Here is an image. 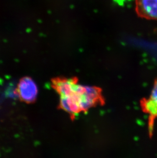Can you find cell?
<instances>
[{
	"mask_svg": "<svg viewBox=\"0 0 157 158\" xmlns=\"http://www.w3.org/2000/svg\"><path fill=\"white\" fill-rule=\"evenodd\" d=\"M52 85L60 97V106L73 116L104 102L99 88L82 85L76 78H57Z\"/></svg>",
	"mask_w": 157,
	"mask_h": 158,
	"instance_id": "1",
	"label": "cell"
},
{
	"mask_svg": "<svg viewBox=\"0 0 157 158\" xmlns=\"http://www.w3.org/2000/svg\"><path fill=\"white\" fill-rule=\"evenodd\" d=\"M16 93L21 101L27 103H33L38 95L37 85L30 77H24L18 83Z\"/></svg>",
	"mask_w": 157,
	"mask_h": 158,
	"instance_id": "2",
	"label": "cell"
},
{
	"mask_svg": "<svg viewBox=\"0 0 157 158\" xmlns=\"http://www.w3.org/2000/svg\"><path fill=\"white\" fill-rule=\"evenodd\" d=\"M135 11L140 18L157 21V0H135Z\"/></svg>",
	"mask_w": 157,
	"mask_h": 158,
	"instance_id": "3",
	"label": "cell"
},
{
	"mask_svg": "<svg viewBox=\"0 0 157 158\" xmlns=\"http://www.w3.org/2000/svg\"><path fill=\"white\" fill-rule=\"evenodd\" d=\"M143 106L144 110L147 113L152 117L157 116V81L150 96L144 101Z\"/></svg>",
	"mask_w": 157,
	"mask_h": 158,
	"instance_id": "4",
	"label": "cell"
}]
</instances>
